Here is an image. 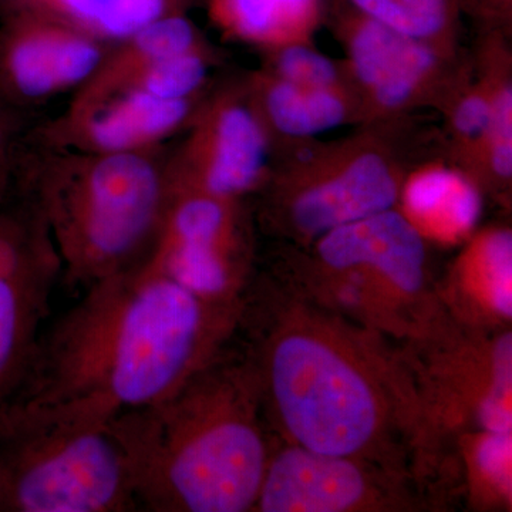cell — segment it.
I'll return each mask as SVG.
<instances>
[{
    "instance_id": "cell-27",
    "label": "cell",
    "mask_w": 512,
    "mask_h": 512,
    "mask_svg": "<svg viewBox=\"0 0 512 512\" xmlns=\"http://www.w3.org/2000/svg\"><path fill=\"white\" fill-rule=\"evenodd\" d=\"M264 52L261 70L269 76L296 86L355 92L345 62L325 55L313 43H296Z\"/></svg>"
},
{
    "instance_id": "cell-13",
    "label": "cell",
    "mask_w": 512,
    "mask_h": 512,
    "mask_svg": "<svg viewBox=\"0 0 512 512\" xmlns=\"http://www.w3.org/2000/svg\"><path fill=\"white\" fill-rule=\"evenodd\" d=\"M62 261L49 229L22 200L0 204V412L28 376Z\"/></svg>"
},
{
    "instance_id": "cell-10",
    "label": "cell",
    "mask_w": 512,
    "mask_h": 512,
    "mask_svg": "<svg viewBox=\"0 0 512 512\" xmlns=\"http://www.w3.org/2000/svg\"><path fill=\"white\" fill-rule=\"evenodd\" d=\"M335 26L363 124L404 119L420 107L440 110L470 74L457 50L404 36L352 8Z\"/></svg>"
},
{
    "instance_id": "cell-7",
    "label": "cell",
    "mask_w": 512,
    "mask_h": 512,
    "mask_svg": "<svg viewBox=\"0 0 512 512\" xmlns=\"http://www.w3.org/2000/svg\"><path fill=\"white\" fill-rule=\"evenodd\" d=\"M419 404L413 473L434 500L453 483L451 448L461 433L512 430V332H485L446 312L417 338L397 343Z\"/></svg>"
},
{
    "instance_id": "cell-21",
    "label": "cell",
    "mask_w": 512,
    "mask_h": 512,
    "mask_svg": "<svg viewBox=\"0 0 512 512\" xmlns=\"http://www.w3.org/2000/svg\"><path fill=\"white\" fill-rule=\"evenodd\" d=\"M451 468L468 510H512V430L461 433L451 448Z\"/></svg>"
},
{
    "instance_id": "cell-5",
    "label": "cell",
    "mask_w": 512,
    "mask_h": 512,
    "mask_svg": "<svg viewBox=\"0 0 512 512\" xmlns=\"http://www.w3.org/2000/svg\"><path fill=\"white\" fill-rule=\"evenodd\" d=\"M266 271L320 308L396 343L417 338L444 313L429 244L396 208L301 247L281 245Z\"/></svg>"
},
{
    "instance_id": "cell-25",
    "label": "cell",
    "mask_w": 512,
    "mask_h": 512,
    "mask_svg": "<svg viewBox=\"0 0 512 512\" xmlns=\"http://www.w3.org/2000/svg\"><path fill=\"white\" fill-rule=\"evenodd\" d=\"M348 5L394 32L457 50L461 0H348Z\"/></svg>"
},
{
    "instance_id": "cell-18",
    "label": "cell",
    "mask_w": 512,
    "mask_h": 512,
    "mask_svg": "<svg viewBox=\"0 0 512 512\" xmlns=\"http://www.w3.org/2000/svg\"><path fill=\"white\" fill-rule=\"evenodd\" d=\"M275 146L311 140L345 124L365 123L359 97L350 90L296 86L262 70L245 80Z\"/></svg>"
},
{
    "instance_id": "cell-26",
    "label": "cell",
    "mask_w": 512,
    "mask_h": 512,
    "mask_svg": "<svg viewBox=\"0 0 512 512\" xmlns=\"http://www.w3.org/2000/svg\"><path fill=\"white\" fill-rule=\"evenodd\" d=\"M207 47L194 23L180 13H173L157 19L128 37L116 50H110L106 60L117 66H136L197 52Z\"/></svg>"
},
{
    "instance_id": "cell-3",
    "label": "cell",
    "mask_w": 512,
    "mask_h": 512,
    "mask_svg": "<svg viewBox=\"0 0 512 512\" xmlns=\"http://www.w3.org/2000/svg\"><path fill=\"white\" fill-rule=\"evenodd\" d=\"M140 510L252 512L275 436L234 339L167 399L109 423Z\"/></svg>"
},
{
    "instance_id": "cell-28",
    "label": "cell",
    "mask_w": 512,
    "mask_h": 512,
    "mask_svg": "<svg viewBox=\"0 0 512 512\" xmlns=\"http://www.w3.org/2000/svg\"><path fill=\"white\" fill-rule=\"evenodd\" d=\"M12 119L5 103L0 100V202L8 198L12 181L13 138Z\"/></svg>"
},
{
    "instance_id": "cell-11",
    "label": "cell",
    "mask_w": 512,
    "mask_h": 512,
    "mask_svg": "<svg viewBox=\"0 0 512 512\" xmlns=\"http://www.w3.org/2000/svg\"><path fill=\"white\" fill-rule=\"evenodd\" d=\"M439 505L416 478L366 458L275 437L252 512H420Z\"/></svg>"
},
{
    "instance_id": "cell-19",
    "label": "cell",
    "mask_w": 512,
    "mask_h": 512,
    "mask_svg": "<svg viewBox=\"0 0 512 512\" xmlns=\"http://www.w3.org/2000/svg\"><path fill=\"white\" fill-rule=\"evenodd\" d=\"M210 16L231 39L262 50L313 43L322 0H210Z\"/></svg>"
},
{
    "instance_id": "cell-15",
    "label": "cell",
    "mask_w": 512,
    "mask_h": 512,
    "mask_svg": "<svg viewBox=\"0 0 512 512\" xmlns=\"http://www.w3.org/2000/svg\"><path fill=\"white\" fill-rule=\"evenodd\" d=\"M204 99L164 100L128 89L79 90L70 109L47 128V144L90 154L151 150L188 128Z\"/></svg>"
},
{
    "instance_id": "cell-17",
    "label": "cell",
    "mask_w": 512,
    "mask_h": 512,
    "mask_svg": "<svg viewBox=\"0 0 512 512\" xmlns=\"http://www.w3.org/2000/svg\"><path fill=\"white\" fill-rule=\"evenodd\" d=\"M484 197L456 165L429 158L407 171L394 208L427 244L460 247L480 228Z\"/></svg>"
},
{
    "instance_id": "cell-1",
    "label": "cell",
    "mask_w": 512,
    "mask_h": 512,
    "mask_svg": "<svg viewBox=\"0 0 512 512\" xmlns=\"http://www.w3.org/2000/svg\"><path fill=\"white\" fill-rule=\"evenodd\" d=\"M235 338L275 437L414 477L419 404L396 342L320 308L268 271L249 286Z\"/></svg>"
},
{
    "instance_id": "cell-23",
    "label": "cell",
    "mask_w": 512,
    "mask_h": 512,
    "mask_svg": "<svg viewBox=\"0 0 512 512\" xmlns=\"http://www.w3.org/2000/svg\"><path fill=\"white\" fill-rule=\"evenodd\" d=\"M440 111L444 119L446 160L470 175L478 184L490 126V99L484 77L477 70L474 76L468 74Z\"/></svg>"
},
{
    "instance_id": "cell-9",
    "label": "cell",
    "mask_w": 512,
    "mask_h": 512,
    "mask_svg": "<svg viewBox=\"0 0 512 512\" xmlns=\"http://www.w3.org/2000/svg\"><path fill=\"white\" fill-rule=\"evenodd\" d=\"M255 227L247 201L170 190L147 264L204 301L241 311L258 274Z\"/></svg>"
},
{
    "instance_id": "cell-2",
    "label": "cell",
    "mask_w": 512,
    "mask_h": 512,
    "mask_svg": "<svg viewBox=\"0 0 512 512\" xmlns=\"http://www.w3.org/2000/svg\"><path fill=\"white\" fill-rule=\"evenodd\" d=\"M239 315L147 262L97 282L43 330L28 376L0 420L107 424L153 406L232 342Z\"/></svg>"
},
{
    "instance_id": "cell-22",
    "label": "cell",
    "mask_w": 512,
    "mask_h": 512,
    "mask_svg": "<svg viewBox=\"0 0 512 512\" xmlns=\"http://www.w3.org/2000/svg\"><path fill=\"white\" fill-rule=\"evenodd\" d=\"M214 56L210 47L157 62L117 66L104 60L80 90L109 92L128 89L164 100H190L204 96Z\"/></svg>"
},
{
    "instance_id": "cell-8",
    "label": "cell",
    "mask_w": 512,
    "mask_h": 512,
    "mask_svg": "<svg viewBox=\"0 0 512 512\" xmlns=\"http://www.w3.org/2000/svg\"><path fill=\"white\" fill-rule=\"evenodd\" d=\"M126 451L107 424L0 421V511H138Z\"/></svg>"
},
{
    "instance_id": "cell-12",
    "label": "cell",
    "mask_w": 512,
    "mask_h": 512,
    "mask_svg": "<svg viewBox=\"0 0 512 512\" xmlns=\"http://www.w3.org/2000/svg\"><path fill=\"white\" fill-rule=\"evenodd\" d=\"M187 130L167 163L170 190L242 201L258 194L271 173L275 143L245 82L205 96Z\"/></svg>"
},
{
    "instance_id": "cell-24",
    "label": "cell",
    "mask_w": 512,
    "mask_h": 512,
    "mask_svg": "<svg viewBox=\"0 0 512 512\" xmlns=\"http://www.w3.org/2000/svg\"><path fill=\"white\" fill-rule=\"evenodd\" d=\"M52 15L99 37L124 42L144 26L178 13V0H46Z\"/></svg>"
},
{
    "instance_id": "cell-14",
    "label": "cell",
    "mask_w": 512,
    "mask_h": 512,
    "mask_svg": "<svg viewBox=\"0 0 512 512\" xmlns=\"http://www.w3.org/2000/svg\"><path fill=\"white\" fill-rule=\"evenodd\" d=\"M109 47L55 15L23 19L0 36V100L29 104L83 87Z\"/></svg>"
},
{
    "instance_id": "cell-4",
    "label": "cell",
    "mask_w": 512,
    "mask_h": 512,
    "mask_svg": "<svg viewBox=\"0 0 512 512\" xmlns=\"http://www.w3.org/2000/svg\"><path fill=\"white\" fill-rule=\"evenodd\" d=\"M50 151L30 171L23 197L49 229L66 284L84 291L146 264L170 198L167 163L156 148Z\"/></svg>"
},
{
    "instance_id": "cell-20",
    "label": "cell",
    "mask_w": 512,
    "mask_h": 512,
    "mask_svg": "<svg viewBox=\"0 0 512 512\" xmlns=\"http://www.w3.org/2000/svg\"><path fill=\"white\" fill-rule=\"evenodd\" d=\"M477 72L484 77L490 99V126L478 185L503 205L512 188V62L504 37L493 33L478 49Z\"/></svg>"
},
{
    "instance_id": "cell-6",
    "label": "cell",
    "mask_w": 512,
    "mask_h": 512,
    "mask_svg": "<svg viewBox=\"0 0 512 512\" xmlns=\"http://www.w3.org/2000/svg\"><path fill=\"white\" fill-rule=\"evenodd\" d=\"M404 119L362 124L352 136L278 144L268 180L256 197L254 217L281 245L320 235L396 207L412 161Z\"/></svg>"
},
{
    "instance_id": "cell-16",
    "label": "cell",
    "mask_w": 512,
    "mask_h": 512,
    "mask_svg": "<svg viewBox=\"0 0 512 512\" xmlns=\"http://www.w3.org/2000/svg\"><path fill=\"white\" fill-rule=\"evenodd\" d=\"M460 247L443 279L437 281L444 312L467 328L485 332L511 329V228H478Z\"/></svg>"
}]
</instances>
